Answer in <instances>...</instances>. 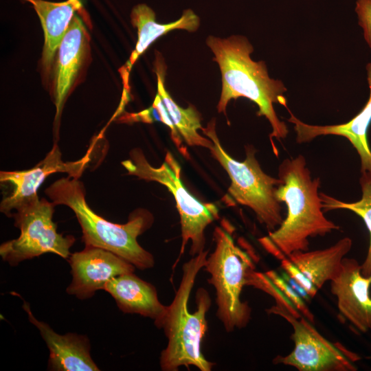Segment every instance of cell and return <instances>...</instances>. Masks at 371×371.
I'll return each mask as SVG.
<instances>
[{"mask_svg": "<svg viewBox=\"0 0 371 371\" xmlns=\"http://www.w3.org/2000/svg\"><path fill=\"white\" fill-rule=\"evenodd\" d=\"M131 21L137 30V41L124 67L127 75L139 56H141L157 38L168 32L181 29L195 32L200 25L199 16L190 8L184 10L181 16L169 23H159L153 10L145 3H139L133 7L131 12Z\"/></svg>", "mask_w": 371, "mask_h": 371, "instance_id": "17", "label": "cell"}, {"mask_svg": "<svg viewBox=\"0 0 371 371\" xmlns=\"http://www.w3.org/2000/svg\"><path fill=\"white\" fill-rule=\"evenodd\" d=\"M206 44L214 55L213 60L219 66L222 89L217 105L218 113L226 115L229 102L238 98H246L258 107L257 115L269 121L272 138L284 139L289 133L286 124L278 117L275 104L287 106L284 93L286 88L280 80L271 78L264 61H254L250 55L253 45L247 37L232 35L221 38L209 36Z\"/></svg>", "mask_w": 371, "mask_h": 371, "instance_id": "2", "label": "cell"}, {"mask_svg": "<svg viewBox=\"0 0 371 371\" xmlns=\"http://www.w3.org/2000/svg\"><path fill=\"white\" fill-rule=\"evenodd\" d=\"M72 280L66 292L80 300L92 297L99 290H104L114 277L134 272L135 267L108 250L85 246L82 251L71 254L67 258Z\"/></svg>", "mask_w": 371, "mask_h": 371, "instance_id": "11", "label": "cell"}, {"mask_svg": "<svg viewBox=\"0 0 371 371\" xmlns=\"http://www.w3.org/2000/svg\"><path fill=\"white\" fill-rule=\"evenodd\" d=\"M129 155L130 158L122 162L128 175L161 183L175 198L181 229L180 256L183 254L189 240L191 241V256H194L203 251L205 229L219 218L216 205L212 203H202L188 192L181 179L179 164L170 152H167L165 161L159 167L151 166L139 148L133 149Z\"/></svg>", "mask_w": 371, "mask_h": 371, "instance_id": "7", "label": "cell"}, {"mask_svg": "<svg viewBox=\"0 0 371 371\" xmlns=\"http://www.w3.org/2000/svg\"><path fill=\"white\" fill-rule=\"evenodd\" d=\"M282 181L276 191L277 199L287 207L281 225L258 241L269 254L280 260L291 254L308 250V238L324 236L339 226L326 218L318 190L319 178L312 179L302 155L283 160L279 166Z\"/></svg>", "mask_w": 371, "mask_h": 371, "instance_id": "1", "label": "cell"}, {"mask_svg": "<svg viewBox=\"0 0 371 371\" xmlns=\"http://www.w3.org/2000/svg\"><path fill=\"white\" fill-rule=\"evenodd\" d=\"M361 265L344 258L339 275L331 280V293L337 297L341 314L359 330H371V276L361 274Z\"/></svg>", "mask_w": 371, "mask_h": 371, "instance_id": "12", "label": "cell"}, {"mask_svg": "<svg viewBox=\"0 0 371 371\" xmlns=\"http://www.w3.org/2000/svg\"><path fill=\"white\" fill-rule=\"evenodd\" d=\"M37 13L44 32L43 65L49 70L68 26L82 6L81 0L52 2L45 0H26Z\"/></svg>", "mask_w": 371, "mask_h": 371, "instance_id": "18", "label": "cell"}, {"mask_svg": "<svg viewBox=\"0 0 371 371\" xmlns=\"http://www.w3.org/2000/svg\"><path fill=\"white\" fill-rule=\"evenodd\" d=\"M367 81L370 96L362 110L349 122L335 125H311L299 120L286 107L290 114L288 119L293 124L297 143L309 142L322 135H338L346 138L358 153L361 172H371V150L368 140V131L371 123V63L366 65Z\"/></svg>", "mask_w": 371, "mask_h": 371, "instance_id": "13", "label": "cell"}, {"mask_svg": "<svg viewBox=\"0 0 371 371\" xmlns=\"http://www.w3.org/2000/svg\"><path fill=\"white\" fill-rule=\"evenodd\" d=\"M89 37L86 27L75 14L58 48L54 69L55 122L58 126L65 99L85 58Z\"/></svg>", "mask_w": 371, "mask_h": 371, "instance_id": "15", "label": "cell"}, {"mask_svg": "<svg viewBox=\"0 0 371 371\" xmlns=\"http://www.w3.org/2000/svg\"><path fill=\"white\" fill-rule=\"evenodd\" d=\"M355 12L364 39L371 49V0H357Z\"/></svg>", "mask_w": 371, "mask_h": 371, "instance_id": "24", "label": "cell"}, {"mask_svg": "<svg viewBox=\"0 0 371 371\" xmlns=\"http://www.w3.org/2000/svg\"><path fill=\"white\" fill-rule=\"evenodd\" d=\"M234 229L225 221L215 227V248L204 267L210 275L208 282L216 291V315L227 332L244 328L249 322L251 308L240 297L255 269L251 254L235 244Z\"/></svg>", "mask_w": 371, "mask_h": 371, "instance_id": "5", "label": "cell"}, {"mask_svg": "<svg viewBox=\"0 0 371 371\" xmlns=\"http://www.w3.org/2000/svg\"><path fill=\"white\" fill-rule=\"evenodd\" d=\"M166 68L163 58L157 56L155 72L157 77V93L161 98L177 133L190 146L209 149L212 142L210 139L201 136L198 132L203 127L201 124V115L195 107L192 105H189L186 109L181 107L166 91L164 85Z\"/></svg>", "mask_w": 371, "mask_h": 371, "instance_id": "20", "label": "cell"}, {"mask_svg": "<svg viewBox=\"0 0 371 371\" xmlns=\"http://www.w3.org/2000/svg\"><path fill=\"white\" fill-rule=\"evenodd\" d=\"M362 196L360 200L346 203L324 193H320L323 210L345 209L359 216L364 221L370 236V246L365 261L361 265V274L365 277L371 276V172H361L360 178Z\"/></svg>", "mask_w": 371, "mask_h": 371, "instance_id": "21", "label": "cell"}, {"mask_svg": "<svg viewBox=\"0 0 371 371\" xmlns=\"http://www.w3.org/2000/svg\"><path fill=\"white\" fill-rule=\"evenodd\" d=\"M352 240L345 237L330 247L315 251H297L287 257L318 289L335 279L341 269L342 260L350 250Z\"/></svg>", "mask_w": 371, "mask_h": 371, "instance_id": "19", "label": "cell"}, {"mask_svg": "<svg viewBox=\"0 0 371 371\" xmlns=\"http://www.w3.org/2000/svg\"><path fill=\"white\" fill-rule=\"evenodd\" d=\"M23 308L29 320L39 330L49 350L48 369L52 371H98L91 356L90 341L87 336L76 333L60 335L47 324L38 320L30 304L23 300Z\"/></svg>", "mask_w": 371, "mask_h": 371, "instance_id": "14", "label": "cell"}, {"mask_svg": "<svg viewBox=\"0 0 371 371\" xmlns=\"http://www.w3.org/2000/svg\"><path fill=\"white\" fill-rule=\"evenodd\" d=\"M55 206L52 201L38 196L14 211L12 217L20 235L1 245L3 260L16 266L22 261L47 253L65 259L69 257L76 238L57 232V225L53 221Z\"/></svg>", "mask_w": 371, "mask_h": 371, "instance_id": "8", "label": "cell"}, {"mask_svg": "<svg viewBox=\"0 0 371 371\" xmlns=\"http://www.w3.org/2000/svg\"><path fill=\"white\" fill-rule=\"evenodd\" d=\"M104 291L112 296L123 313L153 319L155 326L166 312L167 306L159 300L155 287L133 272L113 278L105 286Z\"/></svg>", "mask_w": 371, "mask_h": 371, "instance_id": "16", "label": "cell"}, {"mask_svg": "<svg viewBox=\"0 0 371 371\" xmlns=\"http://www.w3.org/2000/svg\"><path fill=\"white\" fill-rule=\"evenodd\" d=\"M207 254V251H203L183 264L175 297L156 326L163 328L168 339L159 361L164 371H177L181 366H190L201 371H210L214 365L205 358L201 350L207 330L206 315L211 306L210 296L205 289L199 288L196 291V309L193 313L188 309L191 291L198 273L205 265Z\"/></svg>", "mask_w": 371, "mask_h": 371, "instance_id": "3", "label": "cell"}, {"mask_svg": "<svg viewBox=\"0 0 371 371\" xmlns=\"http://www.w3.org/2000/svg\"><path fill=\"white\" fill-rule=\"evenodd\" d=\"M215 125L214 118L201 130L212 142L209 148L212 156L219 162L231 180L229 195L237 203L251 209L257 220L269 232L276 230L284 220L280 202L276 196L282 181L262 170L252 147L246 148V157L243 161L232 157L221 144Z\"/></svg>", "mask_w": 371, "mask_h": 371, "instance_id": "6", "label": "cell"}, {"mask_svg": "<svg viewBox=\"0 0 371 371\" xmlns=\"http://www.w3.org/2000/svg\"><path fill=\"white\" fill-rule=\"evenodd\" d=\"M88 152L74 161H64L57 144H54L45 158L33 168L24 170L1 171V186L7 191L0 203V211L12 217L13 211L29 201L38 197L37 190L45 179L54 173H67L79 179L90 162Z\"/></svg>", "mask_w": 371, "mask_h": 371, "instance_id": "10", "label": "cell"}, {"mask_svg": "<svg viewBox=\"0 0 371 371\" xmlns=\"http://www.w3.org/2000/svg\"><path fill=\"white\" fill-rule=\"evenodd\" d=\"M280 260L281 266L286 273L304 289L311 298L314 297L318 291V289L314 286L287 256L283 257Z\"/></svg>", "mask_w": 371, "mask_h": 371, "instance_id": "23", "label": "cell"}, {"mask_svg": "<svg viewBox=\"0 0 371 371\" xmlns=\"http://www.w3.org/2000/svg\"><path fill=\"white\" fill-rule=\"evenodd\" d=\"M286 319L293 327L294 349L285 357L278 356L273 363L291 366L300 371H355L354 362L360 357L340 343L324 338L302 316L297 318L284 307L276 304L267 310Z\"/></svg>", "mask_w": 371, "mask_h": 371, "instance_id": "9", "label": "cell"}, {"mask_svg": "<svg viewBox=\"0 0 371 371\" xmlns=\"http://www.w3.org/2000/svg\"><path fill=\"white\" fill-rule=\"evenodd\" d=\"M265 274L310 322H314V316L304 302L302 296L283 278L273 270L267 271Z\"/></svg>", "mask_w": 371, "mask_h": 371, "instance_id": "22", "label": "cell"}, {"mask_svg": "<svg viewBox=\"0 0 371 371\" xmlns=\"http://www.w3.org/2000/svg\"><path fill=\"white\" fill-rule=\"evenodd\" d=\"M45 192L55 205H66L74 212L85 246L113 252L141 270L154 266L153 255L137 239L152 225L153 216L148 212L135 211L124 224L110 222L93 211L86 201L83 183L69 176L56 180Z\"/></svg>", "mask_w": 371, "mask_h": 371, "instance_id": "4", "label": "cell"}]
</instances>
